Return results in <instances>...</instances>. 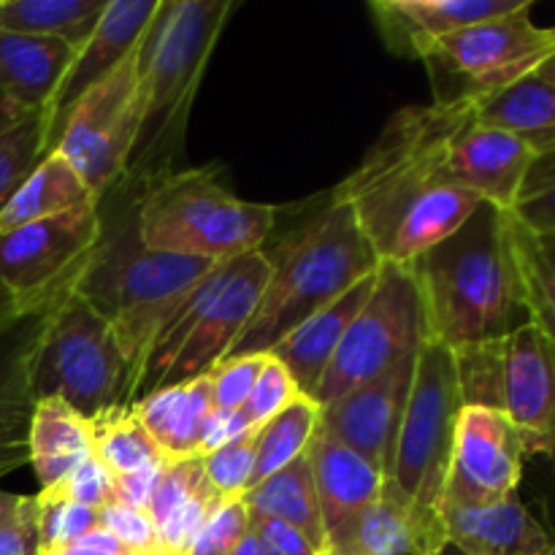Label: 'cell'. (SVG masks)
<instances>
[{
	"mask_svg": "<svg viewBox=\"0 0 555 555\" xmlns=\"http://www.w3.org/2000/svg\"><path fill=\"white\" fill-rule=\"evenodd\" d=\"M477 108L480 101L399 108L361 166L334 190L352 206L379 260L410 266L482 204L450 177V152Z\"/></svg>",
	"mask_w": 555,
	"mask_h": 555,
	"instance_id": "1",
	"label": "cell"
},
{
	"mask_svg": "<svg viewBox=\"0 0 555 555\" xmlns=\"http://www.w3.org/2000/svg\"><path fill=\"white\" fill-rule=\"evenodd\" d=\"M426 341L448 350L488 345L531 325L509 242V211L480 204L469 220L410 263Z\"/></svg>",
	"mask_w": 555,
	"mask_h": 555,
	"instance_id": "2",
	"label": "cell"
},
{
	"mask_svg": "<svg viewBox=\"0 0 555 555\" xmlns=\"http://www.w3.org/2000/svg\"><path fill=\"white\" fill-rule=\"evenodd\" d=\"M233 9L231 0H160L141 38L139 128L117 190L139 195L171 173L206 63Z\"/></svg>",
	"mask_w": 555,
	"mask_h": 555,
	"instance_id": "3",
	"label": "cell"
},
{
	"mask_svg": "<svg viewBox=\"0 0 555 555\" xmlns=\"http://www.w3.org/2000/svg\"><path fill=\"white\" fill-rule=\"evenodd\" d=\"M260 253L269 260V282L228 358L271 352L304 320L345 296L379 266V255L352 206L334 193L318 211L282 233L274 247Z\"/></svg>",
	"mask_w": 555,
	"mask_h": 555,
	"instance_id": "4",
	"label": "cell"
},
{
	"mask_svg": "<svg viewBox=\"0 0 555 555\" xmlns=\"http://www.w3.org/2000/svg\"><path fill=\"white\" fill-rule=\"evenodd\" d=\"M101 242L81 266L74 287L112 325L128 358L133 385L160 325L217 263L146 249L135 231V195L128 217L119 215L108 220L101 211Z\"/></svg>",
	"mask_w": 555,
	"mask_h": 555,
	"instance_id": "5",
	"label": "cell"
},
{
	"mask_svg": "<svg viewBox=\"0 0 555 555\" xmlns=\"http://www.w3.org/2000/svg\"><path fill=\"white\" fill-rule=\"evenodd\" d=\"M266 282L269 260L260 249L217 263L160 325L130 385L128 406L163 388L204 377L225 361L255 314Z\"/></svg>",
	"mask_w": 555,
	"mask_h": 555,
	"instance_id": "6",
	"label": "cell"
},
{
	"mask_svg": "<svg viewBox=\"0 0 555 555\" xmlns=\"http://www.w3.org/2000/svg\"><path fill=\"white\" fill-rule=\"evenodd\" d=\"M280 209L236 198L215 168L171 171L135 195V231L157 253L225 263L258 253Z\"/></svg>",
	"mask_w": 555,
	"mask_h": 555,
	"instance_id": "7",
	"label": "cell"
},
{
	"mask_svg": "<svg viewBox=\"0 0 555 555\" xmlns=\"http://www.w3.org/2000/svg\"><path fill=\"white\" fill-rule=\"evenodd\" d=\"M461 399L453 350L426 341L417 352L415 383L401 423L388 480L410 507L426 547L444 540L442 509L453 459Z\"/></svg>",
	"mask_w": 555,
	"mask_h": 555,
	"instance_id": "8",
	"label": "cell"
},
{
	"mask_svg": "<svg viewBox=\"0 0 555 555\" xmlns=\"http://www.w3.org/2000/svg\"><path fill=\"white\" fill-rule=\"evenodd\" d=\"M464 406L496 410L518 428L526 455L555 450V341L537 325L453 350Z\"/></svg>",
	"mask_w": 555,
	"mask_h": 555,
	"instance_id": "9",
	"label": "cell"
},
{
	"mask_svg": "<svg viewBox=\"0 0 555 555\" xmlns=\"http://www.w3.org/2000/svg\"><path fill=\"white\" fill-rule=\"evenodd\" d=\"M74 285L63 293L38 341L33 396L36 404L43 399L65 401L90 421L108 406H125L130 369L112 325Z\"/></svg>",
	"mask_w": 555,
	"mask_h": 555,
	"instance_id": "10",
	"label": "cell"
},
{
	"mask_svg": "<svg viewBox=\"0 0 555 555\" xmlns=\"http://www.w3.org/2000/svg\"><path fill=\"white\" fill-rule=\"evenodd\" d=\"M534 0L499 20L480 22L439 41L426 54L434 101H488L555 57V27L531 20Z\"/></svg>",
	"mask_w": 555,
	"mask_h": 555,
	"instance_id": "11",
	"label": "cell"
},
{
	"mask_svg": "<svg viewBox=\"0 0 555 555\" xmlns=\"http://www.w3.org/2000/svg\"><path fill=\"white\" fill-rule=\"evenodd\" d=\"M423 345L426 320L410 266L379 260L372 296L347 328L314 401L318 406L334 404L401 358L417 356Z\"/></svg>",
	"mask_w": 555,
	"mask_h": 555,
	"instance_id": "12",
	"label": "cell"
},
{
	"mask_svg": "<svg viewBox=\"0 0 555 555\" xmlns=\"http://www.w3.org/2000/svg\"><path fill=\"white\" fill-rule=\"evenodd\" d=\"M141 43L101 85L79 98L60 125L54 150L74 166L98 204L122 182L139 128Z\"/></svg>",
	"mask_w": 555,
	"mask_h": 555,
	"instance_id": "13",
	"label": "cell"
},
{
	"mask_svg": "<svg viewBox=\"0 0 555 555\" xmlns=\"http://www.w3.org/2000/svg\"><path fill=\"white\" fill-rule=\"evenodd\" d=\"M101 206L0 231V285L38 304L68 285L101 242Z\"/></svg>",
	"mask_w": 555,
	"mask_h": 555,
	"instance_id": "14",
	"label": "cell"
},
{
	"mask_svg": "<svg viewBox=\"0 0 555 555\" xmlns=\"http://www.w3.org/2000/svg\"><path fill=\"white\" fill-rule=\"evenodd\" d=\"M524 459V439L502 412L464 406L455 423L444 507H486L518 496Z\"/></svg>",
	"mask_w": 555,
	"mask_h": 555,
	"instance_id": "15",
	"label": "cell"
},
{
	"mask_svg": "<svg viewBox=\"0 0 555 555\" xmlns=\"http://www.w3.org/2000/svg\"><path fill=\"white\" fill-rule=\"evenodd\" d=\"M417 356L401 358L383 374L358 385L328 406H320L318 426L361 453L388 480L393 472V453L401 423L415 383Z\"/></svg>",
	"mask_w": 555,
	"mask_h": 555,
	"instance_id": "16",
	"label": "cell"
},
{
	"mask_svg": "<svg viewBox=\"0 0 555 555\" xmlns=\"http://www.w3.org/2000/svg\"><path fill=\"white\" fill-rule=\"evenodd\" d=\"M74 280L43 301L25 309L5 328H0V477L30 461L27 437H30V421L36 412L33 361H36L38 341H41L54 307L60 304L63 293L74 285Z\"/></svg>",
	"mask_w": 555,
	"mask_h": 555,
	"instance_id": "17",
	"label": "cell"
},
{
	"mask_svg": "<svg viewBox=\"0 0 555 555\" xmlns=\"http://www.w3.org/2000/svg\"><path fill=\"white\" fill-rule=\"evenodd\" d=\"M160 0H108L98 20L95 30L76 49L68 74L60 81L49 112H52V150L57 141L60 125L76 101L92 87L101 85L119 63L141 43L146 27L152 25Z\"/></svg>",
	"mask_w": 555,
	"mask_h": 555,
	"instance_id": "18",
	"label": "cell"
},
{
	"mask_svg": "<svg viewBox=\"0 0 555 555\" xmlns=\"http://www.w3.org/2000/svg\"><path fill=\"white\" fill-rule=\"evenodd\" d=\"M526 3L529 0H374L369 9L390 52L426 60L444 38L513 14Z\"/></svg>",
	"mask_w": 555,
	"mask_h": 555,
	"instance_id": "19",
	"label": "cell"
},
{
	"mask_svg": "<svg viewBox=\"0 0 555 555\" xmlns=\"http://www.w3.org/2000/svg\"><path fill=\"white\" fill-rule=\"evenodd\" d=\"M325 529V551L345 534L352 520L372 507L385 488V477L361 453L341 444L318 426L307 450Z\"/></svg>",
	"mask_w": 555,
	"mask_h": 555,
	"instance_id": "20",
	"label": "cell"
},
{
	"mask_svg": "<svg viewBox=\"0 0 555 555\" xmlns=\"http://www.w3.org/2000/svg\"><path fill=\"white\" fill-rule=\"evenodd\" d=\"M534 160L537 152L529 144L475 119L455 139L450 152V177L482 204L509 211Z\"/></svg>",
	"mask_w": 555,
	"mask_h": 555,
	"instance_id": "21",
	"label": "cell"
},
{
	"mask_svg": "<svg viewBox=\"0 0 555 555\" xmlns=\"http://www.w3.org/2000/svg\"><path fill=\"white\" fill-rule=\"evenodd\" d=\"M442 529L466 555H555V537L518 496L486 507H444Z\"/></svg>",
	"mask_w": 555,
	"mask_h": 555,
	"instance_id": "22",
	"label": "cell"
},
{
	"mask_svg": "<svg viewBox=\"0 0 555 555\" xmlns=\"http://www.w3.org/2000/svg\"><path fill=\"white\" fill-rule=\"evenodd\" d=\"M374 274H377V271H374ZM374 274H369L366 280L358 282L356 287H350L345 296L336 298V301L328 304L325 309H320L318 314L304 320L296 331H291V334L269 352V356H274L276 361L287 369V374H291L293 383H296L298 393L307 396V399L314 401L320 383H323L325 372H328L331 361H334L347 328H350V323L356 320V314L361 312L366 298L372 296ZM314 404H318V401H314Z\"/></svg>",
	"mask_w": 555,
	"mask_h": 555,
	"instance_id": "23",
	"label": "cell"
},
{
	"mask_svg": "<svg viewBox=\"0 0 555 555\" xmlns=\"http://www.w3.org/2000/svg\"><path fill=\"white\" fill-rule=\"evenodd\" d=\"M220 502L222 496L206 477L204 455L166 461L150 504V518L157 526L163 553L190 555L195 537Z\"/></svg>",
	"mask_w": 555,
	"mask_h": 555,
	"instance_id": "24",
	"label": "cell"
},
{
	"mask_svg": "<svg viewBox=\"0 0 555 555\" xmlns=\"http://www.w3.org/2000/svg\"><path fill=\"white\" fill-rule=\"evenodd\" d=\"M76 49L60 38L0 30V92L25 112L52 103Z\"/></svg>",
	"mask_w": 555,
	"mask_h": 555,
	"instance_id": "25",
	"label": "cell"
},
{
	"mask_svg": "<svg viewBox=\"0 0 555 555\" xmlns=\"http://www.w3.org/2000/svg\"><path fill=\"white\" fill-rule=\"evenodd\" d=\"M133 410L168 461L198 455L201 437L215 412L209 374L157 390L135 401Z\"/></svg>",
	"mask_w": 555,
	"mask_h": 555,
	"instance_id": "26",
	"label": "cell"
},
{
	"mask_svg": "<svg viewBox=\"0 0 555 555\" xmlns=\"http://www.w3.org/2000/svg\"><path fill=\"white\" fill-rule=\"evenodd\" d=\"M27 453V464L36 472L38 486L41 491H49L92 455L90 421L60 399L38 401L30 421Z\"/></svg>",
	"mask_w": 555,
	"mask_h": 555,
	"instance_id": "27",
	"label": "cell"
},
{
	"mask_svg": "<svg viewBox=\"0 0 555 555\" xmlns=\"http://www.w3.org/2000/svg\"><path fill=\"white\" fill-rule=\"evenodd\" d=\"M98 204L79 173L60 152H49L27 182L16 190L14 198L0 211V231L27 225V222L52 220V217L70 215V211L90 209Z\"/></svg>",
	"mask_w": 555,
	"mask_h": 555,
	"instance_id": "28",
	"label": "cell"
},
{
	"mask_svg": "<svg viewBox=\"0 0 555 555\" xmlns=\"http://www.w3.org/2000/svg\"><path fill=\"white\" fill-rule=\"evenodd\" d=\"M477 122L513 133L537 155H545L555 150V87L537 74L526 76L482 101Z\"/></svg>",
	"mask_w": 555,
	"mask_h": 555,
	"instance_id": "29",
	"label": "cell"
},
{
	"mask_svg": "<svg viewBox=\"0 0 555 555\" xmlns=\"http://www.w3.org/2000/svg\"><path fill=\"white\" fill-rule=\"evenodd\" d=\"M249 518H271L301 531L325 555V529L307 453L244 493Z\"/></svg>",
	"mask_w": 555,
	"mask_h": 555,
	"instance_id": "30",
	"label": "cell"
},
{
	"mask_svg": "<svg viewBox=\"0 0 555 555\" xmlns=\"http://www.w3.org/2000/svg\"><path fill=\"white\" fill-rule=\"evenodd\" d=\"M426 547L410 507L385 480L383 493L372 507L363 509L350 529L325 551V555H417Z\"/></svg>",
	"mask_w": 555,
	"mask_h": 555,
	"instance_id": "31",
	"label": "cell"
},
{
	"mask_svg": "<svg viewBox=\"0 0 555 555\" xmlns=\"http://www.w3.org/2000/svg\"><path fill=\"white\" fill-rule=\"evenodd\" d=\"M108 0H0V30L49 36L79 49Z\"/></svg>",
	"mask_w": 555,
	"mask_h": 555,
	"instance_id": "32",
	"label": "cell"
},
{
	"mask_svg": "<svg viewBox=\"0 0 555 555\" xmlns=\"http://www.w3.org/2000/svg\"><path fill=\"white\" fill-rule=\"evenodd\" d=\"M509 242L531 325L555 341V233L534 231L509 211Z\"/></svg>",
	"mask_w": 555,
	"mask_h": 555,
	"instance_id": "33",
	"label": "cell"
},
{
	"mask_svg": "<svg viewBox=\"0 0 555 555\" xmlns=\"http://www.w3.org/2000/svg\"><path fill=\"white\" fill-rule=\"evenodd\" d=\"M92 453L114 477L133 475L168 461L133 406H108L90 417Z\"/></svg>",
	"mask_w": 555,
	"mask_h": 555,
	"instance_id": "34",
	"label": "cell"
},
{
	"mask_svg": "<svg viewBox=\"0 0 555 555\" xmlns=\"http://www.w3.org/2000/svg\"><path fill=\"white\" fill-rule=\"evenodd\" d=\"M318 421L320 406L307 396H296L280 415L258 428L253 488L307 453L318 431Z\"/></svg>",
	"mask_w": 555,
	"mask_h": 555,
	"instance_id": "35",
	"label": "cell"
},
{
	"mask_svg": "<svg viewBox=\"0 0 555 555\" xmlns=\"http://www.w3.org/2000/svg\"><path fill=\"white\" fill-rule=\"evenodd\" d=\"M52 152V112L38 108L0 130V211L27 182L38 163Z\"/></svg>",
	"mask_w": 555,
	"mask_h": 555,
	"instance_id": "36",
	"label": "cell"
},
{
	"mask_svg": "<svg viewBox=\"0 0 555 555\" xmlns=\"http://www.w3.org/2000/svg\"><path fill=\"white\" fill-rule=\"evenodd\" d=\"M38 542L41 551L70 545L90 531L101 529V509L57 499L52 493H38Z\"/></svg>",
	"mask_w": 555,
	"mask_h": 555,
	"instance_id": "37",
	"label": "cell"
},
{
	"mask_svg": "<svg viewBox=\"0 0 555 555\" xmlns=\"http://www.w3.org/2000/svg\"><path fill=\"white\" fill-rule=\"evenodd\" d=\"M255 448H258V428L242 434L225 448L204 455L206 477L222 499H242L253 488Z\"/></svg>",
	"mask_w": 555,
	"mask_h": 555,
	"instance_id": "38",
	"label": "cell"
},
{
	"mask_svg": "<svg viewBox=\"0 0 555 555\" xmlns=\"http://www.w3.org/2000/svg\"><path fill=\"white\" fill-rule=\"evenodd\" d=\"M509 211L534 231L555 233V150L537 155Z\"/></svg>",
	"mask_w": 555,
	"mask_h": 555,
	"instance_id": "39",
	"label": "cell"
},
{
	"mask_svg": "<svg viewBox=\"0 0 555 555\" xmlns=\"http://www.w3.org/2000/svg\"><path fill=\"white\" fill-rule=\"evenodd\" d=\"M253 531L244 499H222L193 542L190 555H231Z\"/></svg>",
	"mask_w": 555,
	"mask_h": 555,
	"instance_id": "40",
	"label": "cell"
},
{
	"mask_svg": "<svg viewBox=\"0 0 555 555\" xmlns=\"http://www.w3.org/2000/svg\"><path fill=\"white\" fill-rule=\"evenodd\" d=\"M298 393L296 383L287 374V369L276 361L274 356L266 352V363L260 369V377L255 383L253 393H249L247 404L242 406V415L247 417L249 428H260L271 421V417L280 415L287 404H291Z\"/></svg>",
	"mask_w": 555,
	"mask_h": 555,
	"instance_id": "41",
	"label": "cell"
},
{
	"mask_svg": "<svg viewBox=\"0 0 555 555\" xmlns=\"http://www.w3.org/2000/svg\"><path fill=\"white\" fill-rule=\"evenodd\" d=\"M266 356H233L209 372L217 412H242L260 377Z\"/></svg>",
	"mask_w": 555,
	"mask_h": 555,
	"instance_id": "42",
	"label": "cell"
},
{
	"mask_svg": "<svg viewBox=\"0 0 555 555\" xmlns=\"http://www.w3.org/2000/svg\"><path fill=\"white\" fill-rule=\"evenodd\" d=\"M43 493H52V496L68 499V502L85 504V507L92 509L117 504V499H114V475L95 459V453L81 461L63 482H57V486Z\"/></svg>",
	"mask_w": 555,
	"mask_h": 555,
	"instance_id": "43",
	"label": "cell"
},
{
	"mask_svg": "<svg viewBox=\"0 0 555 555\" xmlns=\"http://www.w3.org/2000/svg\"><path fill=\"white\" fill-rule=\"evenodd\" d=\"M101 529L108 531L114 540L122 542L130 553L135 555H166L160 545V534H157L155 520L150 513H139V509L119 507V504H108L101 509Z\"/></svg>",
	"mask_w": 555,
	"mask_h": 555,
	"instance_id": "44",
	"label": "cell"
},
{
	"mask_svg": "<svg viewBox=\"0 0 555 555\" xmlns=\"http://www.w3.org/2000/svg\"><path fill=\"white\" fill-rule=\"evenodd\" d=\"M38 499L22 496L14 518L0 529V555H38Z\"/></svg>",
	"mask_w": 555,
	"mask_h": 555,
	"instance_id": "45",
	"label": "cell"
},
{
	"mask_svg": "<svg viewBox=\"0 0 555 555\" xmlns=\"http://www.w3.org/2000/svg\"><path fill=\"white\" fill-rule=\"evenodd\" d=\"M249 524H253V534L258 537L269 555H320L318 547L301 531L282 520L249 518Z\"/></svg>",
	"mask_w": 555,
	"mask_h": 555,
	"instance_id": "46",
	"label": "cell"
},
{
	"mask_svg": "<svg viewBox=\"0 0 555 555\" xmlns=\"http://www.w3.org/2000/svg\"><path fill=\"white\" fill-rule=\"evenodd\" d=\"M163 469H166V461L157 466H150V469L133 472V475L114 477V499H117L119 507L150 513L152 496H155Z\"/></svg>",
	"mask_w": 555,
	"mask_h": 555,
	"instance_id": "47",
	"label": "cell"
},
{
	"mask_svg": "<svg viewBox=\"0 0 555 555\" xmlns=\"http://www.w3.org/2000/svg\"><path fill=\"white\" fill-rule=\"evenodd\" d=\"M253 431L247 423V417L242 415V412H211L209 423H206L204 428V437H201V448H198V455H209L215 453V450L225 448V444H231L233 439H238L242 434Z\"/></svg>",
	"mask_w": 555,
	"mask_h": 555,
	"instance_id": "48",
	"label": "cell"
},
{
	"mask_svg": "<svg viewBox=\"0 0 555 555\" xmlns=\"http://www.w3.org/2000/svg\"><path fill=\"white\" fill-rule=\"evenodd\" d=\"M38 555H135V553H130L128 547H125L119 540H114L108 531L95 529L87 537H81V540L70 542V545L49 547V551H41Z\"/></svg>",
	"mask_w": 555,
	"mask_h": 555,
	"instance_id": "49",
	"label": "cell"
},
{
	"mask_svg": "<svg viewBox=\"0 0 555 555\" xmlns=\"http://www.w3.org/2000/svg\"><path fill=\"white\" fill-rule=\"evenodd\" d=\"M54 293H57V291H54ZM30 307H33V304L20 301V298H16L14 293L9 291V287L0 285V328H5V325H9L11 320L20 318V314L25 312V309H30Z\"/></svg>",
	"mask_w": 555,
	"mask_h": 555,
	"instance_id": "50",
	"label": "cell"
},
{
	"mask_svg": "<svg viewBox=\"0 0 555 555\" xmlns=\"http://www.w3.org/2000/svg\"><path fill=\"white\" fill-rule=\"evenodd\" d=\"M27 114H30V112H25L20 103H14L11 98H5L3 92H0V130L11 128V125H16L20 119H25Z\"/></svg>",
	"mask_w": 555,
	"mask_h": 555,
	"instance_id": "51",
	"label": "cell"
},
{
	"mask_svg": "<svg viewBox=\"0 0 555 555\" xmlns=\"http://www.w3.org/2000/svg\"><path fill=\"white\" fill-rule=\"evenodd\" d=\"M20 502H22V496L0 491V529H3L11 518H14V513L20 509Z\"/></svg>",
	"mask_w": 555,
	"mask_h": 555,
	"instance_id": "52",
	"label": "cell"
},
{
	"mask_svg": "<svg viewBox=\"0 0 555 555\" xmlns=\"http://www.w3.org/2000/svg\"><path fill=\"white\" fill-rule=\"evenodd\" d=\"M417 555H466V553L461 551V547H455L453 542H450L448 537H444V540H439V542H434V545L423 547V551L417 553Z\"/></svg>",
	"mask_w": 555,
	"mask_h": 555,
	"instance_id": "53",
	"label": "cell"
},
{
	"mask_svg": "<svg viewBox=\"0 0 555 555\" xmlns=\"http://www.w3.org/2000/svg\"><path fill=\"white\" fill-rule=\"evenodd\" d=\"M231 555H269V551H266V547L260 545V540H258V537H255L253 531H249V537H247V540H244L242 545H238L236 551H233Z\"/></svg>",
	"mask_w": 555,
	"mask_h": 555,
	"instance_id": "54",
	"label": "cell"
},
{
	"mask_svg": "<svg viewBox=\"0 0 555 555\" xmlns=\"http://www.w3.org/2000/svg\"><path fill=\"white\" fill-rule=\"evenodd\" d=\"M537 76H542V79H545V81H551V85L555 87V57L547 60V63L542 65L540 70H537Z\"/></svg>",
	"mask_w": 555,
	"mask_h": 555,
	"instance_id": "55",
	"label": "cell"
},
{
	"mask_svg": "<svg viewBox=\"0 0 555 555\" xmlns=\"http://www.w3.org/2000/svg\"><path fill=\"white\" fill-rule=\"evenodd\" d=\"M551 459H553V464H555V450H553V455H551Z\"/></svg>",
	"mask_w": 555,
	"mask_h": 555,
	"instance_id": "56",
	"label": "cell"
}]
</instances>
